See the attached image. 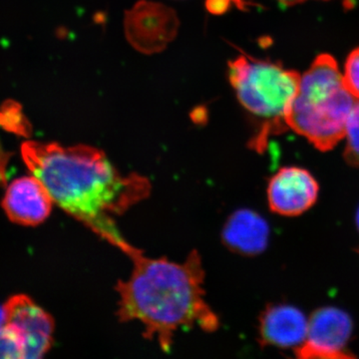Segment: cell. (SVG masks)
<instances>
[{"mask_svg": "<svg viewBox=\"0 0 359 359\" xmlns=\"http://www.w3.org/2000/svg\"><path fill=\"white\" fill-rule=\"evenodd\" d=\"M21 154L54 204L129 259L140 250L123 237L115 217L148 198L146 177L120 173L102 151L90 146L26 142Z\"/></svg>", "mask_w": 359, "mask_h": 359, "instance_id": "cell-1", "label": "cell"}, {"mask_svg": "<svg viewBox=\"0 0 359 359\" xmlns=\"http://www.w3.org/2000/svg\"><path fill=\"white\" fill-rule=\"evenodd\" d=\"M130 259L131 275L115 287L120 321L140 323L144 337L157 341L163 351L171 349L179 330H218V316L205 299V269L197 250L184 263L151 259L142 250Z\"/></svg>", "mask_w": 359, "mask_h": 359, "instance_id": "cell-2", "label": "cell"}, {"mask_svg": "<svg viewBox=\"0 0 359 359\" xmlns=\"http://www.w3.org/2000/svg\"><path fill=\"white\" fill-rule=\"evenodd\" d=\"M358 101L344 84L335 59L321 54L301 78L287 113V126L318 150H332L346 137Z\"/></svg>", "mask_w": 359, "mask_h": 359, "instance_id": "cell-3", "label": "cell"}, {"mask_svg": "<svg viewBox=\"0 0 359 359\" xmlns=\"http://www.w3.org/2000/svg\"><path fill=\"white\" fill-rule=\"evenodd\" d=\"M229 77L241 104L263 121L255 139V148L262 150L269 135L280 134L289 128L287 116L299 91L301 76L283 66L240 56L231 61Z\"/></svg>", "mask_w": 359, "mask_h": 359, "instance_id": "cell-4", "label": "cell"}, {"mask_svg": "<svg viewBox=\"0 0 359 359\" xmlns=\"http://www.w3.org/2000/svg\"><path fill=\"white\" fill-rule=\"evenodd\" d=\"M351 316L337 308L318 309L309 321L306 339L297 347L299 358L346 359L353 358L346 346L353 334Z\"/></svg>", "mask_w": 359, "mask_h": 359, "instance_id": "cell-5", "label": "cell"}, {"mask_svg": "<svg viewBox=\"0 0 359 359\" xmlns=\"http://www.w3.org/2000/svg\"><path fill=\"white\" fill-rule=\"evenodd\" d=\"M6 325L20 335L25 346V359L43 358L53 344L54 320L27 295L11 297L4 306Z\"/></svg>", "mask_w": 359, "mask_h": 359, "instance_id": "cell-6", "label": "cell"}, {"mask_svg": "<svg viewBox=\"0 0 359 359\" xmlns=\"http://www.w3.org/2000/svg\"><path fill=\"white\" fill-rule=\"evenodd\" d=\"M318 184L308 170L285 167L269 181L268 201L271 211L282 216H299L318 200Z\"/></svg>", "mask_w": 359, "mask_h": 359, "instance_id": "cell-7", "label": "cell"}, {"mask_svg": "<svg viewBox=\"0 0 359 359\" xmlns=\"http://www.w3.org/2000/svg\"><path fill=\"white\" fill-rule=\"evenodd\" d=\"M54 202L42 182L34 175L21 177L9 184L2 207L13 223L37 226L48 218Z\"/></svg>", "mask_w": 359, "mask_h": 359, "instance_id": "cell-8", "label": "cell"}, {"mask_svg": "<svg viewBox=\"0 0 359 359\" xmlns=\"http://www.w3.org/2000/svg\"><path fill=\"white\" fill-rule=\"evenodd\" d=\"M308 330L306 316L287 304L269 306L259 318V339L264 346L299 347L306 340Z\"/></svg>", "mask_w": 359, "mask_h": 359, "instance_id": "cell-9", "label": "cell"}, {"mask_svg": "<svg viewBox=\"0 0 359 359\" xmlns=\"http://www.w3.org/2000/svg\"><path fill=\"white\" fill-rule=\"evenodd\" d=\"M269 238V228L266 219L250 210L233 212L224 226V245L244 256L261 254L268 245Z\"/></svg>", "mask_w": 359, "mask_h": 359, "instance_id": "cell-10", "label": "cell"}, {"mask_svg": "<svg viewBox=\"0 0 359 359\" xmlns=\"http://www.w3.org/2000/svg\"><path fill=\"white\" fill-rule=\"evenodd\" d=\"M346 137L344 158L349 164L359 167V100L347 122Z\"/></svg>", "mask_w": 359, "mask_h": 359, "instance_id": "cell-11", "label": "cell"}, {"mask_svg": "<svg viewBox=\"0 0 359 359\" xmlns=\"http://www.w3.org/2000/svg\"><path fill=\"white\" fill-rule=\"evenodd\" d=\"M0 358L25 359V346L20 335L9 325L0 332Z\"/></svg>", "mask_w": 359, "mask_h": 359, "instance_id": "cell-12", "label": "cell"}, {"mask_svg": "<svg viewBox=\"0 0 359 359\" xmlns=\"http://www.w3.org/2000/svg\"><path fill=\"white\" fill-rule=\"evenodd\" d=\"M0 126L20 135L27 134L30 130L16 104H8L0 110Z\"/></svg>", "mask_w": 359, "mask_h": 359, "instance_id": "cell-13", "label": "cell"}, {"mask_svg": "<svg viewBox=\"0 0 359 359\" xmlns=\"http://www.w3.org/2000/svg\"><path fill=\"white\" fill-rule=\"evenodd\" d=\"M344 80L347 89L359 100V47L346 59Z\"/></svg>", "mask_w": 359, "mask_h": 359, "instance_id": "cell-14", "label": "cell"}, {"mask_svg": "<svg viewBox=\"0 0 359 359\" xmlns=\"http://www.w3.org/2000/svg\"><path fill=\"white\" fill-rule=\"evenodd\" d=\"M8 161L9 156L2 149L1 144H0V187L4 186L6 183V168Z\"/></svg>", "mask_w": 359, "mask_h": 359, "instance_id": "cell-15", "label": "cell"}, {"mask_svg": "<svg viewBox=\"0 0 359 359\" xmlns=\"http://www.w3.org/2000/svg\"><path fill=\"white\" fill-rule=\"evenodd\" d=\"M6 325V311L4 306H0V332Z\"/></svg>", "mask_w": 359, "mask_h": 359, "instance_id": "cell-16", "label": "cell"}, {"mask_svg": "<svg viewBox=\"0 0 359 359\" xmlns=\"http://www.w3.org/2000/svg\"><path fill=\"white\" fill-rule=\"evenodd\" d=\"M276 1L285 4V6H294V4H302V2L308 1V0H276Z\"/></svg>", "mask_w": 359, "mask_h": 359, "instance_id": "cell-17", "label": "cell"}, {"mask_svg": "<svg viewBox=\"0 0 359 359\" xmlns=\"http://www.w3.org/2000/svg\"><path fill=\"white\" fill-rule=\"evenodd\" d=\"M356 223H358V229H359V209L358 212V215H356Z\"/></svg>", "mask_w": 359, "mask_h": 359, "instance_id": "cell-18", "label": "cell"}]
</instances>
